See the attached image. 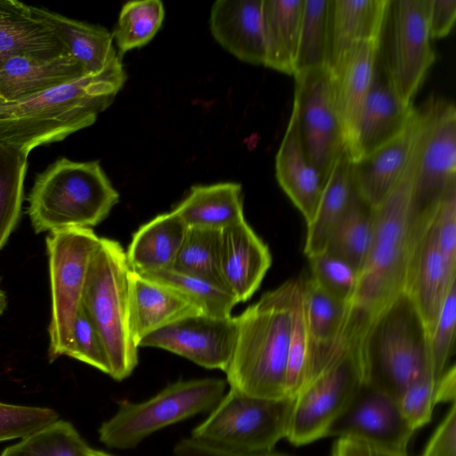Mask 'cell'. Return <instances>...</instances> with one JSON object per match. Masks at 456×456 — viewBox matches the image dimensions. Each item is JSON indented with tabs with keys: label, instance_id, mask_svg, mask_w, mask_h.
<instances>
[{
	"label": "cell",
	"instance_id": "obj_5",
	"mask_svg": "<svg viewBox=\"0 0 456 456\" xmlns=\"http://www.w3.org/2000/svg\"><path fill=\"white\" fill-rule=\"evenodd\" d=\"M363 384L398 398L432 375L428 337L411 298L401 292L373 319L360 346Z\"/></svg>",
	"mask_w": 456,
	"mask_h": 456
},
{
	"label": "cell",
	"instance_id": "obj_21",
	"mask_svg": "<svg viewBox=\"0 0 456 456\" xmlns=\"http://www.w3.org/2000/svg\"><path fill=\"white\" fill-rule=\"evenodd\" d=\"M264 0H217L210 10L215 40L241 61L265 65Z\"/></svg>",
	"mask_w": 456,
	"mask_h": 456
},
{
	"label": "cell",
	"instance_id": "obj_18",
	"mask_svg": "<svg viewBox=\"0 0 456 456\" xmlns=\"http://www.w3.org/2000/svg\"><path fill=\"white\" fill-rule=\"evenodd\" d=\"M271 265L268 246L246 220L221 230L220 273L225 289L237 303L254 295Z\"/></svg>",
	"mask_w": 456,
	"mask_h": 456
},
{
	"label": "cell",
	"instance_id": "obj_8",
	"mask_svg": "<svg viewBox=\"0 0 456 456\" xmlns=\"http://www.w3.org/2000/svg\"><path fill=\"white\" fill-rule=\"evenodd\" d=\"M100 243L92 228H68L46 237L52 313L49 323V359L71 357L73 328L81 305L91 258Z\"/></svg>",
	"mask_w": 456,
	"mask_h": 456
},
{
	"label": "cell",
	"instance_id": "obj_15",
	"mask_svg": "<svg viewBox=\"0 0 456 456\" xmlns=\"http://www.w3.org/2000/svg\"><path fill=\"white\" fill-rule=\"evenodd\" d=\"M237 333V316L200 314L149 334L138 347L164 349L206 369L224 372L233 354Z\"/></svg>",
	"mask_w": 456,
	"mask_h": 456
},
{
	"label": "cell",
	"instance_id": "obj_12",
	"mask_svg": "<svg viewBox=\"0 0 456 456\" xmlns=\"http://www.w3.org/2000/svg\"><path fill=\"white\" fill-rule=\"evenodd\" d=\"M294 77L292 112L306 157L325 183L334 164L346 151L332 74L328 67H319L296 73Z\"/></svg>",
	"mask_w": 456,
	"mask_h": 456
},
{
	"label": "cell",
	"instance_id": "obj_25",
	"mask_svg": "<svg viewBox=\"0 0 456 456\" xmlns=\"http://www.w3.org/2000/svg\"><path fill=\"white\" fill-rule=\"evenodd\" d=\"M277 181L308 225L315 216L324 182L304 151L293 112L275 159Z\"/></svg>",
	"mask_w": 456,
	"mask_h": 456
},
{
	"label": "cell",
	"instance_id": "obj_29",
	"mask_svg": "<svg viewBox=\"0 0 456 456\" xmlns=\"http://www.w3.org/2000/svg\"><path fill=\"white\" fill-rule=\"evenodd\" d=\"M173 211L188 227L222 230L245 220L241 186L232 182L194 185Z\"/></svg>",
	"mask_w": 456,
	"mask_h": 456
},
{
	"label": "cell",
	"instance_id": "obj_3",
	"mask_svg": "<svg viewBox=\"0 0 456 456\" xmlns=\"http://www.w3.org/2000/svg\"><path fill=\"white\" fill-rule=\"evenodd\" d=\"M124 85L86 75L31 97L0 103V144L25 155L93 125Z\"/></svg>",
	"mask_w": 456,
	"mask_h": 456
},
{
	"label": "cell",
	"instance_id": "obj_34",
	"mask_svg": "<svg viewBox=\"0 0 456 456\" xmlns=\"http://www.w3.org/2000/svg\"><path fill=\"white\" fill-rule=\"evenodd\" d=\"M330 4V0H304L293 76L314 68H329Z\"/></svg>",
	"mask_w": 456,
	"mask_h": 456
},
{
	"label": "cell",
	"instance_id": "obj_26",
	"mask_svg": "<svg viewBox=\"0 0 456 456\" xmlns=\"http://www.w3.org/2000/svg\"><path fill=\"white\" fill-rule=\"evenodd\" d=\"M389 3L390 0H330V69L354 45L381 39Z\"/></svg>",
	"mask_w": 456,
	"mask_h": 456
},
{
	"label": "cell",
	"instance_id": "obj_24",
	"mask_svg": "<svg viewBox=\"0 0 456 456\" xmlns=\"http://www.w3.org/2000/svg\"><path fill=\"white\" fill-rule=\"evenodd\" d=\"M86 75L69 55H13L0 61V103L18 102Z\"/></svg>",
	"mask_w": 456,
	"mask_h": 456
},
{
	"label": "cell",
	"instance_id": "obj_46",
	"mask_svg": "<svg viewBox=\"0 0 456 456\" xmlns=\"http://www.w3.org/2000/svg\"><path fill=\"white\" fill-rule=\"evenodd\" d=\"M435 456H456V405L451 408L430 437L426 448Z\"/></svg>",
	"mask_w": 456,
	"mask_h": 456
},
{
	"label": "cell",
	"instance_id": "obj_22",
	"mask_svg": "<svg viewBox=\"0 0 456 456\" xmlns=\"http://www.w3.org/2000/svg\"><path fill=\"white\" fill-rule=\"evenodd\" d=\"M200 314V308L176 289L130 270L129 329L137 347L149 334Z\"/></svg>",
	"mask_w": 456,
	"mask_h": 456
},
{
	"label": "cell",
	"instance_id": "obj_52",
	"mask_svg": "<svg viewBox=\"0 0 456 456\" xmlns=\"http://www.w3.org/2000/svg\"><path fill=\"white\" fill-rule=\"evenodd\" d=\"M421 456H435V455L432 452H430L429 451H428L427 449H425L423 453L421 454Z\"/></svg>",
	"mask_w": 456,
	"mask_h": 456
},
{
	"label": "cell",
	"instance_id": "obj_19",
	"mask_svg": "<svg viewBox=\"0 0 456 456\" xmlns=\"http://www.w3.org/2000/svg\"><path fill=\"white\" fill-rule=\"evenodd\" d=\"M32 9L52 27L67 54L80 64L87 75L104 76L125 84L126 71L108 29L44 8L32 6Z\"/></svg>",
	"mask_w": 456,
	"mask_h": 456
},
{
	"label": "cell",
	"instance_id": "obj_4",
	"mask_svg": "<svg viewBox=\"0 0 456 456\" xmlns=\"http://www.w3.org/2000/svg\"><path fill=\"white\" fill-rule=\"evenodd\" d=\"M118 200L99 161L61 158L37 175L28 214L36 233L92 228L108 216Z\"/></svg>",
	"mask_w": 456,
	"mask_h": 456
},
{
	"label": "cell",
	"instance_id": "obj_37",
	"mask_svg": "<svg viewBox=\"0 0 456 456\" xmlns=\"http://www.w3.org/2000/svg\"><path fill=\"white\" fill-rule=\"evenodd\" d=\"M88 448L71 423L59 419L8 446L0 456H86Z\"/></svg>",
	"mask_w": 456,
	"mask_h": 456
},
{
	"label": "cell",
	"instance_id": "obj_14",
	"mask_svg": "<svg viewBox=\"0 0 456 456\" xmlns=\"http://www.w3.org/2000/svg\"><path fill=\"white\" fill-rule=\"evenodd\" d=\"M427 102L414 178L415 213L437 201L456 183L455 106L441 98Z\"/></svg>",
	"mask_w": 456,
	"mask_h": 456
},
{
	"label": "cell",
	"instance_id": "obj_49",
	"mask_svg": "<svg viewBox=\"0 0 456 456\" xmlns=\"http://www.w3.org/2000/svg\"><path fill=\"white\" fill-rule=\"evenodd\" d=\"M330 456H407V452L383 448L357 439L337 438Z\"/></svg>",
	"mask_w": 456,
	"mask_h": 456
},
{
	"label": "cell",
	"instance_id": "obj_35",
	"mask_svg": "<svg viewBox=\"0 0 456 456\" xmlns=\"http://www.w3.org/2000/svg\"><path fill=\"white\" fill-rule=\"evenodd\" d=\"M27 167V155L0 144V250L20 216Z\"/></svg>",
	"mask_w": 456,
	"mask_h": 456
},
{
	"label": "cell",
	"instance_id": "obj_30",
	"mask_svg": "<svg viewBox=\"0 0 456 456\" xmlns=\"http://www.w3.org/2000/svg\"><path fill=\"white\" fill-rule=\"evenodd\" d=\"M354 192L352 161L344 151L324 183L314 220L307 225L304 247L307 257L325 251L330 236L347 211Z\"/></svg>",
	"mask_w": 456,
	"mask_h": 456
},
{
	"label": "cell",
	"instance_id": "obj_43",
	"mask_svg": "<svg viewBox=\"0 0 456 456\" xmlns=\"http://www.w3.org/2000/svg\"><path fill=\"white\" fill-rule=\"evenodd\" d=\"M438 379L427 375L411 384L397 398L403 417L414 431L430 421L435 406L441 403Z\"/></svg>",
	"mask_w": 456,
	"mask_h": 456
},
{
	"label": "cell",
	"instance_id": "obj_9",
	"mask_svg": "<svg viewBox=\"0 0 456 456\" xmlns=\"http://www.w3.org/2000/svg\"><path fill=\"white\" fill-rule=\"evenodd\" d=\"M291 406L288 398L252 397L229 388L191 438L236 452L273 450L286 436Z\"/></svg>",
	"mask_w": 456,
	"mask_h": 456
},
{
	"label": "cell",
	"instance_id": "obj_50",
	"mask_svg": "<svg viewBox=\"0 0 456 456\" xmlns=\"http://www.w3.org/2000/svg\"><path fill=\"white\" fill-rule=\"evenodd\" d=\"M7 306V296L4 290L1 288L0 283V315L4 314Z\"/></svg>",
	"mask_w": 456,
	"mask_h": 456
},
{
	"label": "cell",
	"instance_id": "obj_16",
	"mask_svg": "<svg viewBox=\"0 0 456 456\" xmlns=\"http://www.w3.org/2000/svg\"><path fill=\"white\" fill-rule=\"evenodd\" d=\"M414 432L403 417L396 398L362 383L330 426L326 437L353 438L406 452Z\"/></svg>",
	"mask_w": 456,
	"mask_h": 456
},
{
	"label": "cell",
	"instance_id": "obj_40",
	"mask_svg": "<svg viewBox=\"0 0 456 456\" xmlns=\"http://www.w3.org/2000/svg\"><path fill=\"white\" fill-rule=\"evenodd\" d=\"M456 328V281L444 300L437 320L428 336L430 370L438 379L450 367L453 354Z\"/></svg>",
	"mask_w": 456,
	"mask_h": 456
},
{
	"label": "cell",
	"instance_id": "obj_27",
	"mask_svg": "<svg viewBox=\"0 0 456 456\" xmlns=\"http://www.w3.org/2000/svg\"><path fill=\"white\" fill-rule=\"evenodd\" d=\"M18 54L68 55L52 27L15 0H0V61Z\"/></svg>",
	"mask_w": 456,
	"mask_h": 456
},
{
	"label": "cell",
	"instance_id": "obj_42",
	"mask_svg": "<svg viewBox=\"0 0 456 456\" xmlns=\"http://www.w3.org/2000/svg\"><path fill=\"white\" fill-rule=\"evenodd\" d=\"M59 419L51 408L0 403V442L25 438Z\"/></svg>",
	"mask_w": 456,
	"mask_h": 456
},
{
	"label": "cell",
	"instance_id": "obj_45",
	"mask_svg": "<svg viewBox=\"0 0 456 456\" xmlns=\"http://www.w3.org/2000/svg\"><path fill=\"white\" fill-rule=\"evenodd\" d=\"M432 225L443 256L449 265L456 267V183L437 200Z\"/></svg>",
	"mask_w": 456,
	"mask_h": 456
},
{
	"label": "cell",
	"instance_id": "obj_41",
	"mask_svg": "<svg viewBox=\"0 0 456 456\" xmlns=\"http://www.w3.org/2000/svg\"><path fill=\"white\" fill-rule=\"evenodd\" d=\"M311 276L329 293L349 302L356 287L358 270L328 251L308 257Z\"/></svg>",
	"mask_w": 456,
	"mask_h": 456
},
{
	"label": "cell",
	"instance_id": "obj_47",
	"mask_svg": "<svg viewBox=\"0 0 456 456\" xmlns=\"http://www.w3.org/2000/svg\"><path fill=\"white\" fill-rule=\"evenodd\" d=\"M174 456H289L273 450L261 452H236L211 446L191 437L179 441L174 448Z\"/></svg>",
	"mask_w": 456,
	"mask_h": 456
},
{
	"label": "cell",
	"instance_id": "obj_38",
	"mask_svg": "<svg viewBox=\"0 0 456 456\" xmlns=\"http://www.w3.org/2000/svg\"><path fill=\"white\" fill-rule=\"evenodd\" d=\"M142 275L176 289L208 315L230 316L232 308L238 304L233 296L225 289L206 280L181 273L172 269Z\"/></svg>",
	"mask_w": 456,
	"mask_h": 456
},
{
	"label": "cell",
	"instance_id": "obj_2",
	"mask_svg": "<svg viewBox=\"0 0 456 456\" xmlns=\"http://www.w3.org/2000/svg\"><path fill=\"white\" fill-rule=\"evenodd\" d=\"M423 126L409 162L382 204L372 212L373 231L367 256L348 303L351 313L364 322L403 291L415 216L413 188Z\"/></svg>",
	"mask_w": 456,
	"mask_h": 456
},
{
	"label": "cell",
	"instance_id": "obj_23",
	"mask_svg": "<svg viewBox=\"0 0 456 456\" xmlns=\"http://www.w3.org/2000/svg\"><path fill=\"white\" fill-rule=\"evenodd\" d=\"M414 110L412 103L403 102L390 85L378 58L373 81L358 120L353 163L401 131Z\"/></svg>",
	"mask_w": 456,
	"mask_h": 456
},
{
	"label": "cell",
	"instance_id": "obj_7",
	"mask_svg": "<svg viewBox=\"0 0 456 456\" xmlns=\"http://www.w3.org/2000/svg\"><path fill=\"white\" fill-rule=\"evenodd\" d=\"M227 382L205 378L179 380L138 403L124 402L99 428L107 447L127 450L151 434L201 412L210 411L225 393Z\"/></svg>",
	"mask_w": 456,
	"mask_h": 456
},
{
	"label": "cell",
	"instance_id": "obj_1",
	"mask_svg": "<svg viewBox=\"0 0 456 456\" xmlns=\"http://www.w3.org/2000/svg\"><path fill=\"white\" fill-rule=\"evenodd\" d=\"M298 282L299 278L286 281L237 316L236 343L224 371L230 388L252 397L287 398L286 370Z\"/></svg>",
	"mask_w": 456,
	"mask_h": 456
},
{
	"label": "cell",
	"instance_id": "obj_20",
	"mask_svg": "<svg viewBox=\"0 0 456 456\" xmlns=\"http://www.w3.org/2000/svg\"><path fill=\"white\" fill-rule=\"evenodd\" d=\"M379 46L380 40L358 44L330 69L336 108L346 150L352 162L355 157L358 120L373 81Z\"/></svg>",
	"mask_w": 456,
	"mask_h": 456
},
{
	"label": "cell",
	"instance_id": "obj_31",
	"mask_svg": "<svg viewBox=\"0 0 456 456\" xmlns=\"http://www.w3.org/2000/svg\"><path fill=\"white\" fill-rule=\"evenodd\" d=\"M304 0H264L265 66L293 75Z\"/></svg>",
	"mask_w": 456,
	"mask_h": 456
},
{
	"label": "cell",
	"instance_id": "obj_17",
	"mask_svg": "<svg viewBox=\"0 0 456 456\" xmlns=\"http://www.w3.org/2000/svg\"><path fill=\"white\" fill-rule=\"evenodd\" d=\"M425 117L424 103L415 108L406 125L395 135L358 161L352 162L354 189L370 210L382 204L402 176Z\"/></svg>",
	"mask_w": 456,
	"mask_h": 456
},
{
	"label": "cell",
	"instance_id": "obj_44",
	"mask_svg": "<svg viewBox=\"0 0 456 456\" xmlns=\"http://www.w3.org/2000/svg\"><path fill=\"white\" fill-rule=\"evenodd\" d=\"M73 338L74 352L71 358L109 375L110 363L105 346L82 304L74 322Z\"/></svg>",
	"mask_w": 456,
	"mask_h": 456
},
{
	"label": "cell",
	"instance_id": "obj_32",
	"mask_svg": "<svg viewBox=\"0 0 456 456\" xmlns=\"http://www.w3.org/2000/svg\"><path fill=\"white\" fill-rule=\"evenodd\" d=\"M220 233L221 230L217 229L188 227L169 269L206 280L225 289L219 265Z\"/></svg>",
	"mask_w": 456,
	"mask_h": 456
},
{
	"label": "cell",
	"instance_id": "obj_28",
	"mask_svg": "<svg viewBox=\"0 0 456 456\" xmlns=\"http://www.w3.org/2000/svg\"><path fill=\"white\" fill-rule=\"evenodd\" d=\"M188 226L173 210L156 216L133 234L126 252L131 271L145 274L169 269Z\"/></svg>",
	"mask_w": 456,
	"mask_h": 456
},
{
	"label": "cell",
	"instance_id": "obj_11",
	"mask_svg": "<svg viewBox=\"0 0 456 456\" xmlns=\"http://www.w3.org/2000/svg\"><path fill=\"white\" fill-rule=\"evenodd\" d=\"M430 0H390L379 60L395 91L411 103L436 60L428 28Z\"/></svg>",
	"mask_w": 456,
	"mask_h": 456
},
{
	"label": "cell",
	"instance_id": "obj_10",
	"mask_svg": "<svg viewBox=\"0 0 456 456\" xmlns=\"http://www.w3.org/2000/svg\"><path fill=\"white\" fill-rule=\"evenodd\" d=\"M362 383L359 351L348 348L308 381L292 400L285 438L301 446L326 437Z\"/></svg>",
	"mask_w": 456,
	"mask_h": 456
},
{
	"label": "cell",
	"instance_id": "obj_51",
	"mask_svg": "<svg viewBox=\"0 0 456 456\" xmlns=\"http://www.w3.org/2000/svg\"><path fill=\"white\" fill-rule=\"evenodd\" d=\"M86 456H112V455H110L105 452L95 450V449L89 447L86 453Z\"/></svg>",
	"mask_w": 456,
	"mask_h": 456
},
{
	"label": "cell",
	"instance_id": "obj_48",
	"mask_svg": "<svg viewBox=\"0 0 456 456\" xmlns=\"http://www.w3.org/2000/svg\"><path fill=\"white\" fill-rule=\"evenodd\" d=\"M456 18L455 0H430L428 28L431 39L447 36Z\"/></svg>",
	"mask_w": 456,
	"mask_h": 456
},
{
	"label": "cell",
	"instance_id": "obj_39",
	"mask_svg": "<svg viewBox=\"0 0 456 456\" xmlns=\"http://www.w3.org/2000/svg\"><path fill=\"white\" fill-rule=\"evenodd\" d=\"M310 359V339L302 291V277L295 293L290 339L286 370V397L293 400L306 381Z\"/></svg>",
	"mask_w": 456,
	"mask_h": 456
},
{
	"label": "cell",
	"instance_id": "obj_6",
	"mask_svg": "<svg viewBox=\"0 0 456 456\" xmlns=\"http://www.w3.org/2000/svg\"><path fill=\"white\" fill-rule=\"evenodd\" d=\"M129 273L126 252L114 240L100 238L88 268L82 305L105 346L110 373L120 381L138 364L129 329Z\"/></svg>",
	"mask_w": 456,
	"mask_h": 456
},
{
	"label": "cell",
	"instance_id": "obj_36",
	"mask_svg": "<svg viewBox=\"0 0 456 456\" xmlns=\"http://www.w3.org/2000/svg\"><path fill=\"white\" fill-rule=\"evenodd\" d=\"M165 10L159 0H138L125 4L111 33L123 54L148 44L162 25Z\"/></svg>",
	"mask_w": 456,
	"mask_h": 456
},
{
	"label": "cell",
	"instance_id": "obj_13",
	"mask_svg": "<svg viewBox=\"0 0 456 456\" xmlns=\"http://www.w3.org/2000/svg\"><path fill=\"white\" fill-rule=\"evenodd\" d=\"M436 202L415 213L403 287L423 322L427 337L452 283L456 281V267L443 256L434 233L432 222Z\"/></svg>",
	"mask_w": 456,
	"mask_h": 456
},
{
	"label": "cell",
	"instance_id": "obj_33",
	"mask_svg": "<svg viewBox=\"0 0 456 456\" xmlns=\"http://www.w3.org/2000/svg\"><path fill=\"white\" fill-rule=\"evenodd\" d=\"M372 231V212L355 191L347 211L330 234L325 250L345 259L359 272L370 248Z\"/></svg>",
	"mask_w": 456,
	"mask_h": 456
}]
</instances>
